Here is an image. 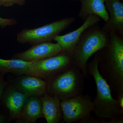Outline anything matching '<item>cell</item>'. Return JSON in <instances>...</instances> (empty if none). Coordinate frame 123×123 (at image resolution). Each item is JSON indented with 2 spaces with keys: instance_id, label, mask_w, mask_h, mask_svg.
I'll use <instances>...</instances> for the list:
<instances>
[{
  "instance_id": "obj_1",
  "label": "cell",
  "mask_w": 123,
  "mask_h": 123,
  "mask_svg": "<svg viewBox=\"0 0 123 123\" xmlns=\"http://www.w3.org/2000/svg\"><path fill=\"white\" fill-rule=\"evenodd\" d=\"M97 52L98 69L117 98L123 94V35L110 32L108 43Z\"/></svg>"
},
{
  "instance_id": "obj_2",
  "label": "cell",
  "mask_w": 123,
  "mask_h": 123,
  "mask_svg": "<svg viewBox=\"0 0 123 123\" xmlns=\"http://www.w3.org/2000/svg\"><path fill=\"white\" fill-rule=\"evenodd\" d=\"M98 61L97 52L93 60L87 63L86 66L88 74L93 76L97 87V95L93 100L94 105L93 112L96 118L109 119L110 123H123V111L116 99L112 97L110 86L99 73Z\"/></svg>"
},
{
  "instance_id": "obj_3",
  "label": "cell",
  "mask_w": 123,
  "mask_h": 123,
  "mask_svg": "<svg viewBox=\"0 0 123 123\" xmlns=\"http://www.w3.org/2000/svg\"><path fill=\"white\" fill-rule=\"evenodd\" d=\"M110 33L104 31L97 23L83 32L72 53L74 64L80 69L85 78L89 77L86 64L89 59L108 43Z\"/></svg>"
},
{
  "instance_id": "obj_4",
  "label": "cell",
  "mask_w": 123,
  "mask_h": 123,
  "mask_svg": "<svg viewBox=\"0 0 123 123\" xmlns=\"http://www.w3.org/2000/svg\"><path fill=\"white\" fill-rule=\"evenodd\" d=\"M85 77L75 64L67 67L47 81V93L55 95L61 101L83 94Z\"/></svg>"
},
{
  "instance_id": "obj_5",
  "label": "cell",
  "mask_w": 123,
  "mask_h": 123,
  "mask_svg": "<svg viewBox=\"0 0 123 123\" xmlns=\"http://www.w3.org/2000/svg\"><path fill=\"white\" fill-rule=\"evenodd\" d=\"M75 20L76 18L73 17H67L38 28L24 29L17 35V41L21 44L28 43L32 45L51 42Z\"/></svg>"
},
{
  "instance_id": "obj_6",
  "label": "cell",
  "mask_w": 123,
  "mask_h": 123,
  "mask_svg": "<svg viewBox=\"0 0 123 123\" xmlns=\"http://www.w3.org/2000/svg\"><path fill=\"white\" fill-rule=\"evenodd\" d=\"M74 64L72 54L63 51L47 59L31 62L27 74L40 77L47 81Z\"/></svg>"
},
{
  "instance_id": "obj_7",
  "label": "cell",
  "mask_w": 123,
  "mask_h": 123,
  "mask_svg": "<svg viewBox=\"0 0 123 123\" xmlns=\"http://www.w3.org/2000/svg\"><path fill=\"white\" fill-rule=\"evenodd\" d=\"M61 107L64 123H78L90 115L94 105L92 97L87 94L79 95L61 101Z\"/></svg>"
},
{
  "instance_id": "obj_8",
  "label": "cell",
  "mask_w": 123,
  "mask_h": 123,
  "mask_svg": "<svg viewBox=\"0 0 123 123\" xmlns=\"http://www.w3.org/2000/svg\"><path fill=\"white\" fill-rule=\"evenodd\" d=\"M62 52V48L57 43L45 42L34 44L28 50L15 54L12 59L32 62L52 57Z\"/></svg>"
},
{
  "instance_id": "obj_9",
  "label": "cell",
  "mask_w": 123,
  "mask_h": 123,
  "mask_svg": "<svg viewBox=\"0 0 123 123\" xmlns=\"http://www.w3.org/2000/svg\"><path fill=\"white\" fill-rule=\"evenodd\" d=\"M11 84L28 97H40L47 93V83L40 77L24 75L11 80Z\"/></svg>"
},
{
  "instance_id": "obj_10",
  "label": "cell",
  "mask_w": 123,
  "mask_h": 123,
  "mask_svg": "<svg viewBox=\"0 0 123 123\" xmlns=\"http://www.w3.org/2000/svg\"><path fill=\"white\" fill-rule=\"evenodd\" d=\"M100 21L101 18L97 15H89L84 21V24L78 29L64 35L57 36L54 40L61 46L63 52L72 54L83 32L90 27L98 23Z\"/></svg>"
},
{
  "instance_id": "obj_11",
  "label": "cell",
  "mask_w": 123,
  "mask_h": 123,
  "mask_svg": "<svg viewBox=\"0 0 123 123\" xmlns=\"http://www.w3.org/2000/svg\"><path fill=\"white\" fill-rule=\"evenodd\" d=\"M105 6L109 19L102 29L110 33L116 31L123 35V4L120 0H105Z\"/></svg>"
},
{
  "instance_id": "obj_12",
  "label": "cell",
  "mask_w": 123,
  "mask_h": 123,
  "mask_svg": "<svg viewBox=\"0 0 123 123\" xmlns=\"http://www.w3.org/2000/svg\"><path fill=\"white\" fill-rule=\"evenodd\" d=\"M2 97L11 119L16 120L29 97L11 84L8 86Z\"/></svg>"
},
{
  "instance_id": "obj_13",
  "label": "cell",
  "mask_w": 123,
  "mask_h": 123,
  "mask_svg": "<svg viewBox=\"0 0 123 123\" xmlns=\"http://www.w3.org/2000/svg\"><path fill=\"white\" fill-rule=\"evenodd\" d=\"M43 118L48 123H59L63 120L61 100L55 95L46 93L40 97Z\"/></svg>"
},
{
  "instance_id": "obj_14",
  "label": "cell",
  "mask_w": 123,
  "mask_h": 123,
  "mask_svg": "<svg viewBox=\"0 0 123 123\" xmlns=\"http://www.w3.org/2000/svg\"><path fill=\"white\" fill-rule=\"evenodd\" d=\"M43 117L40 97H30L27 99L15 120L17 123H34L38 119Z\"/></svg>"
},
{
  "instance_id": "obj_15",
  "label": "cell",
  "mask_w": 123,
  "mask_h": 123,
  "mask_svg": "<svg viewBox=\"0 0 123 123\" xmlns=\"http://www.w3.org/2000/svg\"><path fill=\"white\" fill-rule=\"evenodd\" d=\"M105 0H81V6L78 17L84 21L89 15L94 14L106 22L109 20V15L105 6Z\"/></svg>"
},
{
  "instance_id": "obj_16",
  "label": "cell",
  "mask_w": 123,
  "mask_h": 123,
  "mask_svg": "<svg viewBox=\"0 0 123 123\" xmlns=\"http://www.w3.org/2000/svg\"><path fill=\"white\" fill-rule=\"evenodd\" d=\"M31 63L18 59H0V72L2 75L8 73H11L17 76L26 75Z\"/></svg>"
},
{
  "instance_id": "obj_17",
  "label": "cell",
  "mask_w": 123,
  "mask_h": 123,
  "mask_svg": "<svg viewBox=\"0 0 123 123\" xmlns=\"http://www.w3.org/2000/svg\"><path fill=\"white\" fill-rule=\"evenodd\" d=\"M26 0H0V8L1 6L8 7L14 5L22 6L25 3Z\"/></svg>"
},
{
  "instance_id": "obj_18",
  "label": "cell",
  "mask_w": 123,
  "mask_h": 123,
  "mask_svg": "<svg viewBox=\"0 0 123 123\" xmlns=\"http://www.w3.org/2000/svg\"><path fill=\"white\" fill-rule=\"evenodd\" d=\"M17 21L14 18H0V26L1 27L12 26L17 24Z\"/></svg>"
},
{
  "instance_id": "obj_19",
  "label": "cell",
  "mask_w": 123,
  "mask_h": 123,
  "mask_svg": "<svg viewBox=\"0 0 123 123\" xmlns=\"http://www.w3.org/2000/svg\"><path fill=\"white\" fill-rule=\"evenodd\" d=\"M7 84V82L5 81L1 77H0V100L2 98V95L4 92L5 88Z\"/></svg>"
},
{
  "instance_id": "obj_20",
  "label": "cell",
  "mask_w": 123,
  "mask_h": 123,
  "mask_svg": "<svg viewBox=\"0 0 123 123\" xmlns=\"http://www.w3.org/2000/svg\"><path fill=\"white\" fill-rule=\"evenodd\" d=\"M116 99L120 109L123 111V94L118 96Z\"/></svg>"
},
{
  "instance_id": "obj_21",
  "label": "cell",
  "mask_w": 123,
  "mask_h": 123,
  "mask_svg": "<svg viewBox=\"0 0 123 123\" xmlns=\"http://www.w3.org/2000/svg\"><path fill=\"white\" fill-rule=\"evenodd\" d=\"M5 121V118L4 116L0 115V123H4Z\"/></svg>"
},
{
  "instance_id": "obj_22",
  "label": "cell",
  "mask_w": 123,
  "mask_h": 123,
  "mask_svg": "<svg viewBox=\"0 0 123 123\" xmlns=\"http://www.w3.org/2000/svg\"><path fill=\"white\" fill-rule=\"evenodd\" d=\"M73 1H80L81 0H73Z\"/></svg>"
}]
</instances>
